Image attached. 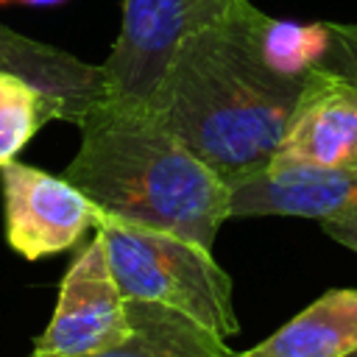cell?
<instances>
[{"mask_svg": "<svg viewBox=\"0 0 357 357\" xmlns=\"http://www.w3.org/2000/svg\"><path fill=\"white\" fill-rule=\"evenodd\" d=\"M78 131L81 145L61 176L100 215L215 245L231 218V190L151 106L103 100Z\"/></svg>", "mask_w": 357, "mask_h": 357, "instance_id": "obj_2", "label": "cell"}, {"mask_svg": "<svg viewBox=\"0 0 357 357\" xmlns=\"http://www.w3.org/2000/svg\"><path fill=\"white\" fill-rule=\"evenodd\" d=\"M0 195L6 243L28 262L70 251L100 220V209L64 176L17 159L0 165Z\"/></svg>", "mask_w": 357, "mask_h": 357, "instance_id": "obj_6", "label": "cell"}, {"mask_svg": "<svg viewBox=\"0 0 357 357\" xmlns=\"http://www.w3.org/2000/svg\"><path fill=\"white\" fill-rule=\"evenodd\" d=\"M226 184L231 190V218H357V165L346 170L268 165Z\"/></svg>", "mask_w": 357, "mask_h": 357, "instance_id": "obj_8", "label": "cell"}, {"mask_svg": "<svg viewBox=\"0 0 357 357\" xmlns=\"http://www.w3.org/2000/svg\"><path fill=\"white\" fill-rule=\"evenodd\" d=\"M237 0H123L120 33L100 64L106 100L148 106L176 47Z\"/></svg>", "mask_w": 357, "mask_h": 357, "instance_id": "obj_4", "label": "cell"}, {"mask_svg": "<svg viewBox=\"0 0 357 357\" xmlns=\"http://www.w3.org/2000/svg\"><path fill=\"white\" fill-rule=\"evenodd\" d=\"M357 351V287H332L237 357H349Z\"/></svg>", "mask_w": 357, "mask_h": 357, "instance_id": "obj_10", "label": "cell"}, {"mask_svg": "<svg viewBox=\"0 0 357 357\" xmlns=\"http://www.w3.org/2000/svg\"><path fill=\"white\" fill-rule=\"evenodd\" d=\"M131 335L128 301L120 293L98 234L81 245L61 276L53 315L28 357H89Z\"/></svg>", "mask_w": 357, "mask_h": 357, "instance_id": "obj_5", "label": "cell"}, {"mask_svg": "<svg viewBox=\"0 0 357 357\" xmlns=\"http://www.w3.org/2000/svg\"><path fill=\"white\" fill-rule=\"evenodd\" d=\"M321 50L312 64L357 84V22H321Z\"/></svg>", "mask_w": 357, "mask_h": 357, "instance_id": "obj_13", "label": "cell"}, {"mask_svg": "<svg viewBox=\"0 0 357 357\" xmlns=\"http://www.w3.org/2000/svg\"><path fill=\"white\" fill-rule=\"evenodd\" d=\"M273 167L346 170L357 165V84L310 64Z\"/></svg>", "mask_w": 357, "mask_h": 357, "instance_id": "obj_7", "label": "cell"}, {"mask_svg": "<svg viewBox=\"0 0 357 357\" xmlns=\"http://www.w3.org/2000/svg\"><path fill=\"white\" fill-rule=\"evenodd\" d=\"M271 17L237 0L173 53L151 109L226 181L271 165L298 103L307 70L271 53Z\"/></svg>", "mask_w": 357, "mask_h": 357, "instance_id": "obj_1", "label": "cell"}, {"mask_svg": "<svg viewBox=\"0 0 357 357\" xmlns=\"http://www.w3.org/2000/svg\"><path fill=\"white\" fill-rule=\"evenodd\" d=\"M131 335L106 351L89 357H237L226 337L178 310L153 301H128Z\"/></svg>", "mask_w": 357, "mask_h": 357, "instance_id": "obj_11", "label": "cell"}, {"mask_svg": "<svg viewBox=\"0 0 357 357\" xmlns=\"http://www.w3.org/2000/svg\"><path fill=\"white\" fill-rule=\"evenodd\" d=\"M0 70L39 86L61 109V120L73 126H81V120L106 100L100 64H89L8 25H0Z\"/></svg>", "mask_w": 357, "mask_h": 357, "instance_id": "obj_9", "label": "cell"}, {"mask_svg": "<svg viewBox=\"0 0 357 357\" xmlns=\"http://www.w3.org/2000/svg\"><path fill=\"white\" fill-rule=\"evenodd\" d=\"M53 120H61V109L39 86L0 70V165L17 159V153Z\"/></svg>", "mask_w": 357, "mask_h": 357, "instance_id": "obj_12", "label": "cell"}, {"mask_svg": "<svg viewBox=\"0 0 357 357\" xmlns=\"http://www.w3.org/2000/svg\"><path fill=\"white\" fill-rule=\"evenodd\" d=\"M3 3H22V6H56V3H64V0H0Z\"/></svg>", "mask_w": 357, "mask_h": 357, "instance_id": "obj_15", "label": "cell"}, {"mask_svg": "<svg viewBox=\"0 0 357 357\" xmlns=\"http://www.w3.org/2000/svg\"><path fill=\"white\" fill-rule=\"evenodd\" d=\"M95 234L106 248L112 276L126 301H153L178 310L226 340L240 332L231 279L215 262L212 248L109 215H100Z\"/></svg>", "mask_w": 357, "mask_h": 357, "instance_id": "obj_3", "label": "cell"}, {"mask_svg": "<svg viewBox=\"0 0 357 357\" xmlns=\"http://www.w3.org/2000/svg\"><path fill=\"white\" fill-rule=\"evenodd\" d=\"M349 357H357V351H354V354H349Z\"/></svg>", "mask_w": 357, "mask_h": 357, "instance_id": "obj_16", "label": "cell"}, {"mask_svg": "<svg viewBox=\"0 0 357 357\" xmlns=\"http://www.w3.org/2000/svg\"><path fill=\"white\" fill-rule=\"evenodd\" d=\"M321 229L335 243H340L357 254V218H329V220H321Z\"/></svg>", "mask_w": 357, "mask_h": 357, "instance_id": "obj_14", "label": "cell"}]
</instances>
